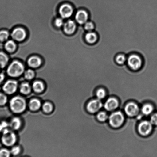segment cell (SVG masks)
<instances>
[{"label":"cell","mask_w":157,"mask_h":157,"mask_svg":"<svg viewBox=\"0 0 157 157\" xmlns=\"http://www.w3.org/2000/svg\"><path fill=\"white\" fill-rule=\"evenodd\" d=\"M42 61L41 58L37 56H32L28 60L27 63L31 67L37 68L41 65Z\"/></svg>","instance_id":"obj_15"},{"label":"cell","mask_w":157,"mask_h":157,"mask_svg":"<svg viewBox=\"0 0 157 157\" xmlns=\"http://www.w3.org/2000/svg\"><path fill=\"white\" fill-rule=\"evenodd\" d=\"M20 152H21V148L18 146L13 147V148L12 149L11 151L12 154L14 155H18L20 153Z\"/></svg>","instance_id":"obj_35"},{"label":"cell","mask_w":157,"mask_h":157,"mask_svg":"<svg viewBox=\"0 0 157 157\" xmlns=\"http://www.w3.org/2000/svg\"><path fill=\"white\" fill-rule=\"evenodd\" d=\"M24 71V66L21 62L18 61H13L7 69L8 75L12 77H18L21 76Z\"/></svg>","instance_id":"obj_2"},{"label":"cell","mask_w":157,"mask_h":157,"mask_svg":"<svg viewBox=\"0 0 157 157\" xmlns=\"http://www.w3.org/2000/svg\"><path fill=\"white\" fill-rule=\"evenodd\" d=\"M127 58L125 55L120 54L116 56L115 58V61L117 64L119 65H123L126 62H127Z\"/></svg>","instance_id":"obj_24"},{"label":"cell","mask_w":157,"mask_h":157,"mask_svg":"<svg viewBox=\"0 0 157 157\" xmlns=\"http://www.w3.org/2000/svg\"><path fill=\"white\" fill-rule=\"evenodd\" d=\"M63 26L64 32L68 35L72 34L76 30V24L72 20H68L65 23Z\"/></svg>","instance_id":"obj_14"},{"label":"cell","mask_w":157,"mask_h":157,"mask_svg":"<svg viewBox=\"0 0 157 157\" xmlns=\"http://www.w3.org/2000/svg\"><path fill=\"white\" fill-rule=\"evenodd\" d=\"M108 118L110 125L115 128L121 127L124 121V115L120 111L113 112L109 117Z\"/></svg>","instance_id":"obj_4"},{"label":"cell","mask_w":157,"mask_h":157,"mask_svg":"<svg viewBox=\"0 0 157 157\" xmlns=\"http://www.w3.org/2000/svg\"><path fill=\"white\" fill-rule=\"evenodd\" d=\"M64 21L61 18H56L55 21V26L57 27H61L64 25Z\"/></svg>","instance_id":"obj_31"},{"label":"cell","mask_w":157,"mask_h":157,"mask_svg":"<svg viewBox=\"0 0 157 157\" xmlns=\"http://www.w3.org/2000/svg\"><path fill=\"white\" fill-rule=\"evenodd\" d=\"M9 36V33L7 30H0V41L4 42L7 40Z\"/></svg>","instance_id":"obj_25"},{"label":"cell","mask_w":157,"mask_h":157,"mask_svg":"<svg viewBox=\"0 0 157 157\" xmlns=\"http://www.w3.org/2000/svg\"><path fill=\"white\" fill-rule=\"evenodd\" d=\"M59 12L61 17L64 19L68 18L72 16L73 12V9L70 4H63L59 8Z\"/></svg>","instance_id":"obj_8"},{"label":"cell","mask_w":157,"mask_h":157,"mask_svg":"<svg viewBox=\"0 0 157 157\" xmlns=\"http://www.w3.org/2000/svg\"><path fill=\"white\" fill-rule=\"evenodd\" d=\"M7 97L4 94L0 93V105H4L7 103Z\"/></svg>","instance_id":"obj_32"},{"label":"cell","mask_w":157,"mask_h":157,"mask_svg":"<svg viewBox=\"0 0 157 157\" xmlns=\"http://www.w3.org/2000/svg\"><path fill=\"white\" fill-rule=\"evenodd\" d=\"M106 95L105 90L103 89H100L97 91L96 96L98 99L101 100L104 99Z\"/></svg>","instance_id":"obj_28"},{"label":"cell","mask_w":157,"mask_h":157,"mask_svg":"<svg viewBox=\"0 0 157 157\" xmlns=\"http://www.w3.org/2000/svg\"><path fill=\"white\" fill-rule=\"evenodd\" d=\"M33 88L35 92L40 93L44 90V84L41 81H35L33 83Z\"/></svg>","instance_id":"obj_21"},{"label":"cell","mask_w":157,"mask_h":157,"mask_svg":"<svg viewBox=\"0 0 157 157\" xmlns=\"http://www.w3.org/2000/svg\"><path fill=\"white\" fill-rule=\"evenodd\" d=\"M103 107L102 103L100 100L98 98L90 101L87 105V110L90 113H96L100 110Z\"/></svg>","instance_id":"obj_9"},{"label":"cell","mask_w":157,"mask_h":157,"mask_svg":"<svg viewBox=\"0 0 157 157\" xmlns=\"http://www.w3.org/2000/svg\"><path fill=\"white\" fill-rule=\"evenodd\" d=\"M5 78V75L2 73H0V84L4 81Z\"/></svg>","instance_id":"obj_36"},{"label":"cell","mask_w":157,"mask_h":157,"mask_svg":"<svg viewBox=\"0 0 157 157\" xmlns=\"http://www.w3.org/2000/svg\"><path fill=\"white\" fill-rule=\"evenodd\" d=\"M119 105V102L116 98H108L104 104V109L108 111H112L116 109Z\"/></svg>","instance_id":"obj_13"},{"label":"cell","mask_w":157,"mask_h":157,"mask_svg":"<svg viewBox=\"0 0 157 157\" xmlns=\"http://www.w3.org/2000/svg\"><path fill=\"white\" fill-rule=\"evenodd\" d=\"M124 111L128 116L134 117L139 113V108L137 104L135 102L128 103L124 107Z\"/></svg>","instance_id":"obj_7"},{"label":"cell","mask_w":157,"mask_h":157,"mask_svg":"<svg viewBox=\"0 0 157 157\" xmlns=\"http://www.w3.org/2000/svg\"><path fill=\"white\" fill-rule=\"evenodd\" d=\"M16 140V136L13 132L7 130L4 131L2 137V141L5 145L7 146L13 145L15 144Z\"/></svg>","instance_id":"obj_6"},{"label":"cell","mask_w":157,"mask_h":157,"mask_svg":"<svg viewBox=\"0 0 157 157\" xmlns=\"http://www.w3.org/2000/svg\"><path fill=\"white\" fill-rule=\"evenodd\" d=\"M85 39L87 42L89 44H95L98 41V35L93 31L88 32L85 35Z\"/></svg>","instance_id":"obj_16"},{"label":"cell","mask_w":157,"mask_h":157,"mask_svg":"<svg viewBox=\"0 0 157 157\" xmlns=\"http://www.w3.org/2000/svg\"><path fill=\"white\" fill-rule=\"evenodd\" d=\"M153 106L149 104H144L141 109V111L143 113L146 115L151 114L153 112Z\"/></svg>","instance_id":"obj_20"},{"label":"cell","mask_w":157,"mask_h":157,"mask_svg":"<svg viewBox=\"0 0 157 157\" xmlns=\"http://www.w3.org/2000/svg\"><path fill=\"white\" fill-rule=\"evenodd\" d=\"M150 122L153 125H157V113L152 115L150 118Z\"/></svg>","instance_id":"obj_34"},{"label":"cell","mask_w":157,"mask_h":157,"mask_svg":"<svg viewBox=\"0 0 157 157\" xmlns=\"http://www.w3.org/2000/svg\"><path fill=\"white\" fill-rule=\"evenodd\" d=\"M11 36L15 40L21 41L25 39L27 36V33L24 29L22 28H17L12 32Z\"/></svg>","instance_id":"obj_10"},{"label":"cell","mask_w":157,"mask_h":157,"mask_svg":"<svg viewBox=\"0 0 157 157\" xmlns=\"http://www.w3.org/2000/svg\"><path fill=\"white\" fill-rule=\"evenodd\" d=\"M11 109L16 113H20L25 110L26 103L25 100L19 96L14 97L12 98L10 102Z\"/></svg>","instance_id":"obj_1"},{"label":"cell","mask_w":157,"mask_h":157,"mask_svg":"<svg viewBox=\"0 0 157 157\" xmlns=\"http://www.w3.org/2000/svg\"><path fill=\"white\" fill-rule=\"evenodd\" d=\"M153 129V124L150 121H144L141 122L138 125L139 133L143 136H147L150 134Z\"/></svg>","instance_id":"obj_5"},{"label":"cell","mask_w":157,"mask_h":157,"mask_svg":"<svg viewBox=\"0 0 157 157\" xmlns=\"http://www.w3.org/2000/svg\"><path fill=\"white\" fill-rule=\"evenodd\" d=\"M25 77L26 79L30 80L32 79L34 77L35 73L33 70L29 69V70L26 71L25 73Z\"/></svg>","instance_id":"obj_29"},{"label":"cell","mask_w":157,"mask_h":157,"mask_svg":"<svg viewBox=\"0 0 157 157\" xmlns=\"http://www.w3.org/2000/svg\"><path fill=\"white\" fill-rule=\"evenodd\" d=\"M89 15L88 12L84 10H78L75 16V20L78 24L83 25L88 21Z\"/></svg>","instance_id":"obj_11"},{"label":"cell","mask_w":157,"mask_h":157,"mask_svg":"<svg viewBox=\"0 0 157 157\" xmlns=\"http://www.w3.org/2000/svg\"><path fill=\"white\" fill-rule=\"evenodd\" d=\"M1 127H0V130H1Z\"/></svg>","instance_id":"obj_37"},{"label":"cell","mask_w":157,"mask_h":157,"mask_svg":"<svg viewBox=\"0 0 157 157\" xmlns=\"http://www.w3.org/2000/svg\"><path fill=\"white\" fill-rule=\"evenodd\" d=\"M4 48L6 51L9 53H13L16 48V44L12 40H9L6 41L4 44Z\"/></svg>","instance_id":"obj_17"},{"label":"cell","mask_w":157,"mask_h":157,"mask_svg":"<svg viewBox=\"0 0 157 157\" xmlns=\"http://www.w3.org/2000/svg\"><path fill=\"white\" fill-rule=\"evenodd\" d=\"M41 105V101L39 100L33 99L31 100L29 106L31 110L33 111L38 110Z\"/></svg>","instance_id":"obj_19"},{"label":"cell","mask_w":157,"mask_h":157,"mask_svg":"<svg viewBox=\"0 0 157 157\" xmlns=\"http://www.w3.org/2000/svg\"><path fill=\"white\" fill-rule=\"evenodd\" d=\"M108 118V115L105 112H100L97 115V118L98 120L101 122H104V121H107Z\"/></svg>","instance_id":"obj_26"},{"label":"cell","mask_w":157,"mask_h":157,"mask_svg":"<svg viewBox=\"0 0 157 157\" xmlns=\"http://www.w3.org/2000/svg\"><path fill=\"white\" fill-rule=\"evenodd\" d=\"M21 120L18 117L13 118L10 124V127L15 130H18L21 127Z\"/></svg>","instance_id":"obj_22"},{"label":"cell","mask_w":157,"mask_h":157,"mask_svg":"<svg viewBox=\"0 0 157 157\" xmlns=\"http://www.w3.org/2000/svg\"><path fill=\"white\" fill-rule=\"evenodd\" d=\"M84 28L88 32L93 31L95 28L94 24L91 21H88L84 24Z\"/></svg>","instance_id":"obj_27"},{"label":"cell","mask_w":157,"mask_h":157,"mask_svg":"<svg viewBox=\"0 0 157 157\" xmlns=\"http://www.w3.org/2000/svg\"><path fill=\"white\" fill-rule=\"evenodd\" d=\"M20 92L24 94H27L31 91V87L28 83H23L20 86Z\"/></svg>","instance_id":"obj_23"},{"label":"cell","mask_w":157,"mask_h":157,"mask_svg":"<svg viewBox=\"0 0 157 157\" xmlns=\"http://www.w3.org/2000/svg\"><path fill=\"white\" fill-rule=\"evenodd\" d=\"M18 82L14 80H9L6 82L3 86V90L6 93L12 94L14 93L18 89Z\"/></svg>","instance_id":"obj_12"},{"label":"cell","mask_w":157,"mask_h":157,"mask_svg":"<svg viewBox=\"0 0 157 157\" xmlns=\"http://www.w3.org/2000/svg\"><path fill=\"white\" fill-rule=\"evenodd\" d=\"M43 109L45 112L47 113H49L52 111L53 109V107L51 103L45 102L43 105Z\"/></svg>","instance_id":"obj_30"},{"label":"cell","mask_w":157,"mask_h":157,"mask_svg":"<svg viewBox=\"0 0 157 157\" xmlns=\"http://www.w3.org/2000/svg\"><path fill=\"white\" fill-rule=\"evenodd\" d=\"M9 58L4 52H0V68H4L9 62Z\"/></svg>","instance_id":"obj_18"},{"label":"cell","mask_w":157,"mask_h":157,"mask_svg":"<svg viewBox=\"0 0 157 157\" xmlns=\"http://www.w3.org/2000/svg\"><path fill=\"white\" fill-rule=\"evenodd\" d=\"M142 58L139 55L133 54L127 58V63L129 68L133 71L139 70L143 65Z\"/></svg>","instance_id":"obj_3"},{"label":"cell","mask_w":157,"mask_h":157,"mask_svg":"<svg viewBox=\"0 0 157 157\" xmlns=\"http://www.w3.org/2000/svg\"><path fill=\"white\" fill-rule=\"evenodd\" d=\"M10 152L6 149L0 150V157H8L10 156Z\"/></svg>","instance_id":"obj_33"}]
</instances>
